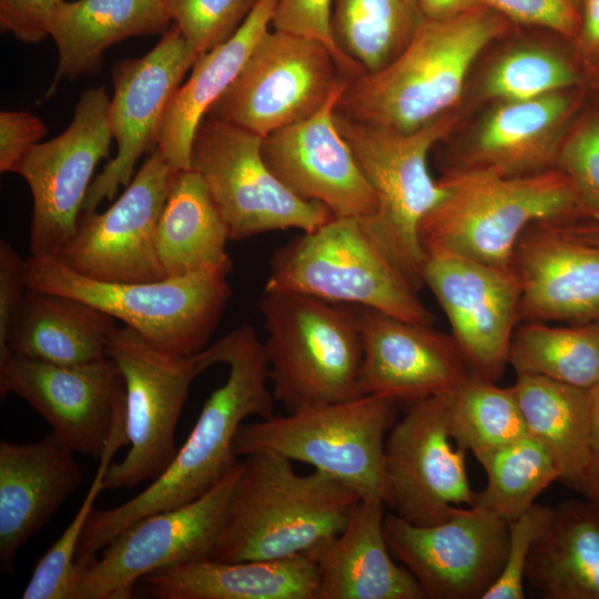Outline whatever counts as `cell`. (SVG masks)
Listing matches in <instances>:
<instances>
[{"instance_id":"cell-3","label":"cell","mask_w":599,"mask_h":599,"mask_svg":"<svg viewBox=\"0 0 599 599\" xmlns=\"http://www.w3.org/2000/svg\"><path fill=\"white\" fill-rule=\"evenodd\" d=\"M361 499L323 471L301 475L282 456L247 455L209 558L275 560L308 554L341 532Z\"/></svg>"},{"instance_id":"cell-38","label":"cell","mask_w":599,"mask_h":599,"mask_svg":"<svg viewBox=\"0 0 599 599\" xmlns=\"http://www.w3.org/2000/svg\"><path fill=\"white\" fill-rule=\"evenodd\" d=\"M497 57L479 85L484 100H527L572 90L580 74L572 62L554 47L539 41H520Z\"/></svg>"},{"instance_id":"cell-6","label":"cell","mask_w":599,"mask_h":599,"mask_svg":"<svg viewBox=\"0 0 599 599\" xmlns=\"http://www.w3.org/2000/svg\"><path fill=\"white\" fill-rule=\"evenodd\" d=\"M335 124L348 144L377 197V210L359 219L364 229L418 290L424 286V250L419 227L444 197L427 159L432 148L448 136L458 122L455 112L423 128L402 133L334 112Z\"/></svg>"},{"instance_id":"cell-23","label":"cell","mask_w":599,"mask_h":599,"mask_svg":"<svg viewBox=\"0 0 599 599\" xmlns=\"http://www.w3.org/2000/svg\"><path fill=\"white\" fill-rule=\"evenodd\" d=\"M512 271L520 285L519 319H599V246L572 238L551 223H535L517 242Z\"/></svg>"},{"instance_id":"cell-34","label":"cell","mask_w":599,"mask_h":599,"mask_svg":"<svg viewBox=\"0 0 599 599\" xmlns=\"http://www.w3.org/2000/svg\"><path fill=\"white\" fill-rule=\"evenodd\" d=\"M424 21L418 0H335L331 30L337 51L359 75L390 64Z\"/></svg>"},{"instance_id":"cell-35","label":"cell","mask_w":599,"mask_h":599,"mask_svg":"<svg viewBox=\"0 0 599 599\" xmlns=\"http://www.w3.org/2000/svg\"><path fill=\"white\" fill-rule=\"evenodd\" d=\"M508 362L517 375L591 388L599 383V319L568 326L517 325Z\"/></svg>"},{"instance_id":"cell-47","label":"cell","mask_w":599,"mask_h":599,"mask_svg":"<svg viewBox=\"0 0 599 599\" xmlns=\"http://www.w3.org/2000/svg\"><path fill=\"white\" fill-rule=\"evenodd\" d=\"M47 134L43 121L28 111L0 112V171L13 173L22 158Z\"/></svg>"},{"instance_id":"cell-26","label":"cell","mask_w":599,"mask_h":599,"mask_svg":"<svg viewBox=\"0 0 599 599\" xmlns=\"http://www.w3.org/2000/svg\"><path fill=\"white\" fill-rule=\"evenodd\" d=\"M386 512L382 498H362L338 535L305 554L318 571L316 599H426L388 549Z\"/></svg>"},{"instance_id":"cell-39","label":"cell","mask_w":599,"mask_h":599,"mask_svg":"<svg viewBox=\"0 0 599 599\" xmlns=\"http://www.w3.org/2000/svg\"><path fill=\"white\" fill-rule=\"evenodd\" d=\"M126 413L115 423L111 437L100 456L95 475L75 516L58 540L38 560L22 593L23 599H77L79 572L75 554L85 524L115 453L126 445Z\"/></svg>"},{"instance_id":"cell-4","label":"cell","mask_w":599,"mask_h":599,"mask_svg":"<svg viewBox=\"0 0 599 599\" xmlns=\"http://www.w3.org/2000/svg\"><path fill=\"white\" fill-rule=\"evenodd\" d=\"M439 182L446 193L419 227L424 251L446 250L512 270L517 242L530 225L582 220L572 187L557 169L501 176L454 167Z\"/></svg>"},{"instance_id":"cell-51","label":"cell","mask_w":599,"mask_h":599,"mask_svg":"<svg viewBox=\"0 0 599 599\" xmlns=\"http://www.w3.org/2000/svg\"><path fill=\"white\" fill-rule=\"evenodd\" d=\"M552 224L572 238L599 246V221H576Z\"/></svg>"},{"instance_id":"cell-16","label":"cell","mask_w":599,"mask_h":599,"mask_svg":"<svg viewBox=\"0 0 599 599\" xmlns=\"http://www.w3.org/2000/svg\"><path fill=\"white\" fill-rule=\"evenodd\" d=\"M177 172L158 151L151 153L108 210L81 213L57 257L78 274L104 283L165 278L155 233Z\"/></svg>"},{"instance_id":"cell-41","label":"cell","mask_w":599,"mask_h":599,"mask_svg":"<svg viewBox=\"0 0 599 599\" xmlns=\"http://www.w3.org/2000/svg\"><path fill=\"white\" fill-rule=\"evenodd\" d=\"M187 43L204 53L230 39L258 0H163Z\"/></svg>"},{"instance_id":"cell-44","label":"cell","mask_w":599,"mask_h":599,"mask_svg":"<svg viewBox=\"0 0 599 599\" xmlns=\"http://www.w3.org/2000/svg\"><path fill=\"white\" fill-rule=\"evenodd\" d=\"M332 0H277L271 28L324 42L342 74L352 79L358 74L339 54L332 38Z\"/></svg>"},{"instance_id":"cell-9","label":"cell","mask_w":599,"mask_h":599,"mask_svg":"<svg viewBox=\"0 0 599 599\" xmlns=\"http://www.w3.org/2000/svg\"><path fill=\"white\" fill-rule=\"evenodd\" d=\"M398 402L379 395L303 408L243 424L234 454L270 453L311 465L357 491L384 500V447Z\"/></svg>"},{"instance_id":"cell-29","label":"cell","mask_w":599,"mask_h":599,"mask_svg":"<svg viewBox=\"0 0 599 599\" xmlns=\"http://www.w3.org/2000/svg\"><path fill=\"white\" fill-rule=\"evenodd\" d=\"M277 0H258L237 31L201 53L165 112L158 149L176 171L191 169L194 133L210 106L233 83L261 38L270 30Z\"/></svg>"},{"instance_id":"cell-27","label":"cell","mask_w":599,"mask_h":599,"mask_svg":"<svg viewBox=\"0 0 599 599\" xmlns=\"http://www.w3.org/2000/svg\"><path fill=\"white\" fill-rule=\"evenodd\" d=\"M155 599H316L318 571L307 555L275 560L210 558L155 570L140 580Z\"/></svg>"},{"instance_id":"cell-12","label":"cell","mask_w":599,"mask_h":599,"mask_svg":"<svg viewBox=\"0 0 599 599\" xmlns=\"http://www.w3.org/2000/svg\"><path fill=\"white\" fill-rule=\"evenodd\" d=\"M346 80L324 42L268 30L205 116L264 138L317 113Z\"/></svg>"},{"instance_id":"cell-11","label":"cell","mask_w":599,"mask_h":599,"mask_svg":"<svg viewBox=\"0 0 599 599\" xmlns=\"http://www.w3.org/2000/svg\"><path fill=\"white\" fill-rule=\"evenodd\" d=\"M261 142L262 136L210 116L193 136L191 169L205 183L231 240L287 229L309 232L334 217L324 204L295 196L277 180Z\"/></svg>"},{"instance_id":"cell-50","label":"cell","mask_w":599,"mask_h":599,"mask_svg":"<svg viewBox=\"0 0 599 599\" xmlns=\"http://www.w3.org/2000/svg\"><path fill=\"white\" fill-rule=\"evenodd\" d=\"M426 20H444L460 16L478 7L484 0H418Z\"/></svg>"},{"instance_id":"cell-33","label":"cell","mask_w":599,"mask_h":599,"mask_svg":"<svg viewBox=\"0 0 599 599\" xmlns=\"http://www.w3.org/2000/svg\"><path fill=\"white\" fill-rule=\"evenodd\" d=\"M512 389L528 435L552 457L559 481L582 493L589 460L590 388L538 375H517Z\"/></svg>"},{"instance_id":"cell-2","label":"cell","mask_w":599,"mask_h":599,"mask_svg":"<svg viewBox=\"0 0 599 599\" xmlns=\"http://www.w3.org/2000/svg\"><path fill=\"white\" fill-rule=\"evenodd\" d=\"M511 26L487 6L449 19H425L390 64L347 79L335 111L397 132H414L455 111L475 61Z\"/></svg>"},{"instance_id":"cell-24","label":"cell","mask_w":599,"mask_h":599,"mask_svg":"<svg viewBox=\"0 0 599 599\" xmlns=\"http://www.w3.org/2000/svg\"><path fill=\"white\" fill-rule=\"evenodd\" d=\"M578 103L571 90L494 102L473 129L460 164L454 167L486 170L501 176L555 169Z\"/></svg>"},{"instance_id":"cell-28","label":"cell","mask_w":599,"mask_h":599,"mask_svg":"<svg viewBox=\"0 0 599 599\" xmlns=\"http://www.w3.org/2000/svg\"><path fill=\"white\" fill-rule=\"evenodd\" d=\"M171 24L163 0H64L50 24L58 65L47 97L63 78L98 73L110 47L133 37L163 34Z\"/></svg>"},{"instance_id":"cell-17","label":"cell","mask_w":599,"mask_h":599,"mask_svg":"<svg viewBox=\"0 0 599 599\" xmlns=\"http://www.w3.org/2000/svg\"><path fill=\"white\" fill-rule=\"evenodd\" d=\"M199 55L172 23L146 54L114 62L108 124L116 153L92 181L82 212L112 201L140 158L156 151L167 106Z\"/></svg>"},{"instance_id":"cell-22","label":"cell","mask_w":599,"mask_h":599,"mask_svg":"<svg viewBox=\"0 0 599 599\" xmlns=\"http://www.w3.org/2000/svg\"><path fill=\"white\" fill-rule=\"evenodd\" d=\"M357 308L363 343L358 388L409 404L454 390L471 373L451 335Z\"/></svg>"},{"instance_id":"cell-32","label":"cell","mask_w":599,"mask_h":599,"mask_svg":"<svg viewBox=\"0 0 599 599\" xmlns=\"http://www.w3.org/2000/svg\"><path fill=\"white\" fill-rule=\"evenodd\" d=\"M229 229L201 176L179 171L155 233L159 261L166 277L199 272L230 274Z\"/></svg>"},{"instance_id":"cell-13","label":"cell","mask_w":599,"mask_h":599,"mask_svg":"<svg viewBox=\"0 0 599 599\" xmlns=\"http://www.w3.org/2000/svg\"><path fill=\"white\" fill-rule=\"evenodd\" d=\"M109 103L104 87L84 90L68 128L18 163L13 173L32 195L30 256L57 257L74 233L94 170L110 154Z\"/></svg>"},{"instance_id":"cell-31","label":"cell","mask_w":599,"mask_h":599,"mask_svg":"<svg viewBox=\"0 0 599 599\" xmlns=\"http://www.w3.org/2000/svg\"><path fill=\"white\" fill-rule=\"evenodd\" d=\"M115 318L71 296L28 288L11 328L10 353L54 364L108 357Z\"/></svg>"},{"instance_id":"cell-20","label":"cell","mask_w":599,"mask_h":599,"mask_svg":"<svg viewBox=\"0 0 599 599\" xmlns=\"http://www.w3.org/2000/svg\"><path fill=\"white\" fill-rule=\"evenodd\" d=\"M422 280L444 311L470 372L498 382L509 365L519 321L520 285L515 272L432 248L424 251Z\"/></svg>"},{"instance_id":"cell-25","label":"cell","mask_w":599,"mask_h":599,"mask_svg":"<svg viewBox=\"0 0 599 599\" xmlns=\"http://www.w3.org/2000/svg\"><path fill=\"white\" fill-rule=\"evenodd\" d=\"M81 481L74 453L52 432L34 443H0V568L4 573L14 575L21 547Z\"/></svg>"},{"instance_id":"cell-45","label":"cell","mask_w":599,"mask_h":599,"mask_svg":"<svg viewBox=\"0 0 599 599\" xmlns=\"http://www.w3.org/2000/svg\"><path fill=\"white\" fill-rule=\"evenodd\" d=\"M27 260L11 244L0 241V359L8 353V341L28 291Z\"/></svg>"},{"instance_id":"cell-18","label":"cell","mask_w":599,"mask_h":599,"mask_svg":"<svg viewBox=\"0 0 599 599\" xmlns=\"http://www.w3.org/2000/svg\"><path fill=\"white\" fill-rule=\"evenodd\" d=\"M384 534L426 599H483L502 570L509 540L508 522L476 506L427 526L387 511Z\"/></svg>"},{"instance_id":"cell-7","label":"cell","mask_w":599,"mask_h":599,"mask_svg":"<svg viewBox=\"0 0 599 599\" xmlns=\"http://www.w3.org/2000/svg\"><path fill=\"white\" fill-rule=\"evenodd\" d=\"M227 275L206 271L155 282L104 283L78 274L58 257L27 260L29 288L89 303L158 351L176 356L206 347L232 295Z\"/></svg>"},{"instance_id":"cell-40","label":"cell","mask_w":599,"mask_h":599,"mask_svg":"<svg viewBox=\"0 0 599 599\" xmlns=\"http://www.w3.org/2000/svg\"><path fill=\"white\" fill-rule=\"evenodd\" d=\"M555 169L571 185L581 221H599V113L571 124Z\"/></svg>"},{"instance_id":"cell-21","label":"cell","mask_w":599,"mask_h":599,"mask_svg":"<svg viewBox=\"0 0 599 599\" xmlns=\"http://www.w3.org/2000/svg\"><path fill=\"white\" fill-rule=\"evenodd\" d=\"M346 81L317 113L262 138L261 154L295 196L324 204L334 217L363 219L373 215L378 203L334 121Z\"/></svg>"},{"instance_id":"cell-43","label":"cell","mask_w":599,"mask_h":599,"mask_svg":"<svg viewBox=\"0 0 599 599\" xmlns=\"http://www.w3.org/2000/svg\"><path fill=\"white\" fill-rule=\"evenodd\" d=\"M512 26L545 29L573 41L580 21V0H484Z\"/></svg>"},{"instance_id":"cell-5","label":"cell","mask_w":599,"mask_h":599,"mask_svg":"<svg viewBox=\"0 0 599 599\" xmlns=\"http://www.w3.org/2000/svg\"><path fill=\"white\" fill-rule=\"evenodd\" d=\"M268 376L287 413L361 396L363 343L355 305L263 292Z\"/></svg>"},{"instance_id":"cell-8","label":"cell","mask_w":599,"mask_h":599,"mask_svg":"<svg viewBox=\"0 0 599 599\" xmlns=\"http://www.w3.org/2000/svg\"><path fill=\"white\" fill-rule=\"evenodd\" d=\"M264 292L301 293L414 324L435 323L419 291L356 217H332L280 247L271 260Z\"/></svg>"},{"instance_id":"cell-37","label":"cell","mask_w":599,"mask_h":599,"mask_svg":"<svg viewBox=\"0 0 599 599\" xmlns=\"http://www.w3.org/2000/svg\"><path fill=\"white\" fill-rule=\"evenodd\" d=\"M447 419L454 444L474 456L528 435L512 386L499 387L473 373L448 393Z\"/></svg>"},{"instance_id":"cell-42","label":"cell","mask_w":599,"mask_h":599,"mask_svg":"<svg viewBox=\"0 0 599 599\" xmlns=\"http://www.w3.org/2000/svg\"><path fill=\"white\" fill-rule=\"evenodd\" d=\"M552 507L534 504L508 522L509 540L502 570L483 599H524L525 569L531 548L545 530Z\"/></svg>"},{"instance_id":"cell-46","label":"cell","mask_w":599,"mask_h":599,"mask_svg":"<svg viewBox=\"0 0 599 599\" xmlns=\"http://www.w3.org/2000/svg\"><path fill=\"white\" fill-rule=\"evenodd\" d=\"M64 0H0V29L26 43H38L50 33L52 16Z\"/></svg>"},{"instance_id":"cell-49","label":"cell","mask_w":599,"mask_h":599,"mask_svg":"<svg viewBox=\"0 0 599 599\" xmlns=\"http://www.w3.org/2000/svg\"><path fill=\"white\" fill-rule=\"evenodd\" d=\"M590 395L589 460L581 494L599 501V383L590 388Z\"/></svg>"},{"instance_id":"cell-30","label":"cell","mask_w":599,"mask_h":599,"mask_svg":"<svg viewBox=\"0 0 599 599\" xmlns=\"http://www.w3.org/2000/svg\"><path fill=\"white\" fill-rule=\"evenodd\" d=\"M525 581L546 599H599V501L565 500L529 554Z\"/></svg>"},{"instance_id":"cell-1","label":"cell","mask_w":599,"mask_h":599,"mask_svg":"<svg viewBox=\"0 0 599 599\" xmlns=\"http://www.w3.org/2000/svg\"><path fill=\"white\" fill-rule=\"evenodd\" d=\"M213 365L229 366L225 383L212 392L183 446L169 467L136 496L111 509L93 508L75 554L88 568L111 539L135 521L189 504L211 490L241 460L233 450L243 420L274 415L264 343L241 325L207 346Z\"/></svg>"},{"instance_id":"cell-14","label":"cell","mask_w":599,"mask_h":599,"mask_svg":"<svg viewBox=\"0 0 599 599\" xmlns=\"http://www.w3.org/2000/svg\"><path fill=\"white\" fill-rule=\"evenodd\" d=\"M241 468L242 461L197 499L144 517L114 536L79 572L77 599H129L144 576L209 558Z\"/></svg>"},{"instance_id":"cell-15","label":"cell","mask_w":599,"mask_h":599,"mask_svg":"<svg viewBox=\"0 0 599 599\" xmlns=\"http://www.w3.org/2000/svg\"><path fill=\"white\" fill-rule=\"evenodd\" d=\"M447 406L448 393L412 403L386 436L384 502L414 525L443 522L474 504L466 451L451 444Z\"/></svg>"},{"instance_id":"cell-10","label":"cell","mask_w":599,"mask_h":599,"mask_svg":"<svg viewBox=\"0 0 599 599\" xmlns=\"http://www.w3.org/2000/svg\"><path fill=\"white\" fill-rule=\"evenodd\" d=\"M108 356L125 382L130 449L110 465L104 489H131L156 479L174 459L175 428L190 386L213 364L206 347L189 356L165 354L125 325L112 333Z\"/></svg>"},{"instance_id":"cell-48","label":"cell","mask_w":599,"mask_h":599,"mask_svg":"<svg viewBox=\"0 0 599 599\" xmlns=\"http://www.w3.org/2000/svg\"><path fill=\"white\" fill-rule=\"evenodd\" d=\"M573 42L585 60L599 64V0H580V21Z\"/></svg>"},{"instance_id":"cell-36","label":"cell","mask_w":599,"mask_h":599,"mask_svg":"<svg viewBox=\"0 0 599 599\" xmlns=\"http://www.w3.org/2000/svg\"><path fill=\"white\" fill-rule=\"evenodd\" d=\"M475 457L486 473L487 484L475 493L473 506L507 522L530 508L549 485L560 479L552 457L530 435Z\"/></svg>"},{"instance_id":"cell-19","label":"cell","mask_w":599,"mask_h":599,"mask_svg":"<svg viewBox=\"0 0 599 599\" xmlns=\"http://www.w3.org/2000/svg\"><path fill=\"white\" fill-rule=\"evenodd\" d=\"M28 402L74 454L100 458L126 413L125 382L111 357L54 364L12 353L0 359V396Z\"/></svg>"}]
</instances>
